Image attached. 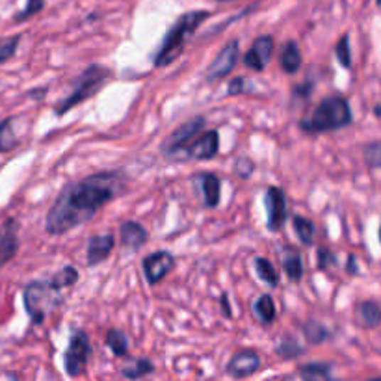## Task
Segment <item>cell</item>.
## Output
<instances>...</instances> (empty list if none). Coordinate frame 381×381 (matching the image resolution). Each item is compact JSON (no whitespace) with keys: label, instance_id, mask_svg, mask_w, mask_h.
Wrapping results in <instances>:
<instances>
[{"label":"cell","instance_id":"28","mask_svg":"<svg viewBox=\"0 0 381 381\" xmlns=\"http://www.w3.org/2000/svg\"><path fill=\"white\" fill-rule=\"evenodd\" d=\"M304 333L311 344H320L331 338V331L323 323L316 322V320H309V322L304 323Z\"/></svg>","mask_w":381,"mask_h":381},{"label":"cell","instance_id":"14","mask_svg":"<svg viewBox=\"0 0 381 381\" xmlns=\"http://www.w3.org/2000/svg\"><path fill=\"white\" fill-rule=\"evenodd\" d=\"M259 368H261V355L253 350H242L229 359L225 374L235 380H242V377L253 376Z\"/></svg>","mask_w":381,"mask_h":381},{"label":"cell","instance_id":"10","mask_svg":"<svg viewBox=\"0 0 381 381\" xmlns=\"http://www.w3.org/2000/svg\"><path fill=\"white\" fill-rule=\"evenodd\" d=\"M238 56H240V43H238V39H231V41L225 43V47L216 54V58L213 60V63L208 65L205 80H207V82H214V80L225 78L227 75L235 69V65H237Z\"/></svg>","mask_w":381,"mask_h":381},{"label":"cell","instance_id":"23","mask_svg":"<svg viewBox=\"0 0 381 381\" xmlns=\"http://www.w3.org/2000/svg\"><path fill=\"white\" fill-rule=\"evenodd\" d=\"M253 314L264 326H272L275 320V304L270 294H262L255 299L253 304Z\"/></svg>","mask_w":381,"mask_h":381},{"label":"cell","instance_id":"22","mask_svg":"<svg viewBox=\"0 0 381 381\" xmlns=\"http://www.w3.org/2000/svg\"><path fill=\"white\" fill-rule=\"evenodd\" d=\"M283 268H285L290 281H294V283L301 281V277L305 274L301 253L298 249H294V247H286L285 255H283Z\"/></svg>","mask_w":381,"mask_h":381},{"label":"cell","instance_id":"5","mask_svg":"<svg viewBox=\"0 0 381 381\" xmlns=\"http://www.w3.org/2000/svg\"><path fill=\"white\" fill-rule=\"evenodd\" d=\"M24 309L34 326L43 323L48 313H53L63 301L62 292L50 285V281H30L23 289Z\"/></svg>","mask_w":381,"mask_h":381},{"label":"cell","instance_id":"26","mask_svg":"<svg viewBox=\"0 0 381 381\" xmlns=\"http://www.w3.org/2000/svg\"><path fill=\"white\" fill-rule=\"evenodd\" d=\"M107 346L114 352V355H117V358H125L127 353H129V337H127V333L123 329L117 328L108 329Z\"/></svg>","mask_w":381,"mask_h":381},{"label":"cell","instance_id":"25","mask_svg":"<svg viewBox=\"0 0 381 381\" xmlns=\"http://www.w3.org/2000/svg\"><path fill=\"white\" fill-rule=\"evenodd\" d=\"M255 272L257 275H259V279L264 281L270 289H275V286L279 285V274H277L275 266L270 262V259H266V257H257Z\"/></svg>","mask_w":381,"mask_h":381},{"label":"cell","instance_id":"9","mask_svg":"<svg viewBox=\"0 0 381 381\" xmlns=\"http://www.w3.org/2000/svg\"><path fill=\"white\" fill-rule=\"evenodd\" d=\"M205 125H207V119L203 116H198L192 117V119L186 121V123H183L177 131L171 132L164 140V144H162V153H164L166 159H169L173 153L183 149L190 140H193L199 132H203Z\"/></svg>","mask_w":381,"mask_h":381},{"label":"cell","instance_id":"37","mask_svg":"<svg viewBox=\"0 0 381 381\" xmlns=\"http://www.w3.org/2000/svg\"><path fill=\"white\" fill-rule=\"evenodd\" d=\"M253 169H255V164H253L249 159H246V156H242V159H238L237 162H235V171L240 175L242 179H247V177L253 173Z\"/></svg>","mask_w":381,"mask_h":381},{"label":"cell","instance_id":"7","mask_svg":"<svg viewBox=\"0 0 381 381\" xmlns=\"http://www.w3.org/2000/svg\"><path fill=\"white\" fill-rule=\"evenodd\" d=\"M220 153V134L218 131L199 132L193 140L184 145L183 149L169 156V160L184 162V160H213Z\"/></svg>","mask_w":381,"mask_h":381},{"label":"cell","instance_id":"20","mask_svg":"<svg viewBox=\"0 0 381 381\" xmlns=\"http://www.w3.org/2000/svg\"><path fill=\"white\" fill-rule=\"evenodd\" d=\"M355 316H358V322L361 323L363 328L368 329L377 328L381 322L380 304H377L376 299H367V301H363V304H359Z\"/></svg>","mask_w":381,"mask_h":381},{"label":"cell","instance_id":"39","mask_svg":"<svg viewBox=\"0 0 381 381\" xmlns=\"http://www.w3.org/2000/svg\"><path fill=\"white\" fill-rule=\"evenodd\" d=\"M346 272H348V274H352V275H358V274H359V268H358V259H355V255H348Z\"/></svg>","mask_w":381,"mask_h":381},{"label":"cell","instance_id":"40","mask_svg":"<svg viewBox=\"0 0 381 381\" xmlns=\"http://www.w3.org/2000/svg\"><path fill=\"white\" fill-rule=\"evenodd\" d=\"M220 301H222L223 316H225V318H231L232 313H231V309H229V301H227V294H222V298H220Z\"/></svg>","mask_w":381,"mask_h":381},{"label":"cell","instance_id":"6","mask_svg":"<svg viewBox=\"0 0 381 381\" xmlns=\"http://www.w3.org/2000/svg\"><path fill=\"white\" fill-rule=\"evenodd\" d=\"M92 343L84 329H73L69 337L68 350L63 353V368L69 377H78L84 374L87 363L92 359Z\"/></svg>","mask_w":381,"mask_h":381},{"label":"cell","instance_id":"30","mask_svg":"<svg viewBox=\"0 0 381 381\" xmlns=\"http://www.w3.org/2000/svg\"><path fill=\"white\" fill-rule=\"evenodd\" d=\"M275 353L281 355V358L292 359V358H298V355H304L305 348L301 346L296 338L285 337L279 344H277V346H275Z\"/></svg>","mask_w":381,"mask_h":381},{"label":"cell","instance_id":"27","mask_svg":"<svg viewBox=\"0 0 381 381\" xmlns=\"http://www.w3.org/2000/svg\"><path fill=\"white\" fill-rule=\"evenodd\" d=\"M292 225L296 229V235H298L299 242L305 244V246H311L314 242V223L313 220L305 216H299V214H294L292 216Z\"/></svg>","mask_w":381,"mask_h":381},{"label":"cell","instance_id":"34","mask_svg":"<svg viewBox=\"0 0 381 381\" xmlns=\"http://www.w3.org/2000/svg\"><path fill=\"white\" fill-rule=\"evenodd\" d=\"M45 8V0H28L26 2V6H24V10H21L19 14L15 15L14 21L15 23H21V21H26L30 19L32 15L39 14V11Z\"/></svg>","mask_w":381,"mask_h":381},{"label":"cell","instance_id":"24","mask_svg":"<svg viewBox=\"0 0 381 381\" xmlns=\"http://www.w3.org/2000/svg\"><path fill=\"white\" fill-rule=\"evenodd\" d=\"M15 117H8L0 123V153H10L19 145V136L15 134L14 129Z\"/></svg>","mask_w":381,"mask_h":381},{"label":"cell","instance_id":"29","mask_svg":"<svg viewBox=\"0 0 381 381\" xmlns=\"http://www.w3.org/2000/svg\"><path fill=\"white\" fill-rule=\"evenodd\" d=\"M48 281H50V285H53L54 289H69V286H73L78 281V270L75 266H63L62 270H60L58 274H54Z\"/></svg>","mask_w":381,"mask_h":381},{"label":"cell","instance_id":"31","mask_svg":"<svg viewBox=\"0 0 381 381\" xmlns=\"http://www.w3.org/2000/svg\"><path fill=\"white\" fill-rule=\"evenodd\" d=\"M21 43V34L11 36V38H2L0 39V65L11 60L17 53V47Z\"/></svg>","mask_w":381,"mask_h":381},{"label":"cell","instance_id":"35","mask_svg":"<svg viewBox=\"0 0 381 381\" xmlns=\"http://www.w3.org/2000/svg\"><path fill=\"white\" fill-rule=\"evenodd\" d=\"M316 259H318V268L322 272H328L331 266H337V255L329 247H318Z\"/></svg>","mask_w":381,"mask_h":381},{"label":"cell","instance_id":"2","mask_svg":"<svg viewBox=\"0 0 381 381\" xmlns=\"http://www.w3.org/2000/svg\"><path fill=\"white\" fill-rule=\"evenodd\" d=\"M210 17V11H188V14H183L179 19L171 24V28L166 32L164 39H162V45L159 47V50L155 53V58H153V65L155 69H164L168 65L175 62L183 54L184 47L190 41L195 30L201 26L205 21Z\"/></svg>","mask_w":381,"mask_h":381},{"label":"cell","instance_id":"13","mask_svg":"<svg viewBox=\"0 0 381 381\" xmlns=\"http://www.w3.org/2000/svg\"><path fill=\"white\" fill-rule=\"evenodd\" d=\"M19 246V222L15 218H6L0 223V268L14 261Z\"/></svg>","mask_w":381,"mask_h":381},{"label":"cell","instance_id":"41","mask_svg":"<svg viewBox=\"0 0 381 381\" xmlns=\"http://www.w3.org/2000/svg\"><path fill=\"white\" fill-rule=\"evenodd\" d=\"M374 116H376V117L381 116V114H380V104H376V107H374Z\"/></svg>","mask_w":381,"mask_h":381},{"label":"cell","instance_id":"15","mask_svg":"<svg viewBox=\"0 0 381 381\" xmlns=\"http://www.w3.org/2000/svg\"><path fill=\"white\" fill-rule=\"evenodd\" d=\"M203 193V205L207 208H216L222 201V181L213 171H201L193 177Z\"/></svg>","mask_w":381,"mask_h":381},{"label":"cell","instance_id":"33","mask_svg":"<svg viewBox=\"0 0 381 381\" xmlns=\"http://www.w3.org/2000/svg\"><path fill=\"white\" fill-rule=\"evenodd\" d=\"M365 160L370 169H377L381 166V144L372 141L365 147Z\"/></svg>","mask_w":381,"mask_h":381},{"label":"cell","instance_id":"12","mask_svg":"<svg viewBox=\"0 0 381 381\" xmlns=\"http://www.w3.org/2000/svg\"><path fill=\"white\" fill-rule=\"evenodd\" d=\"M274 48L275 41L272 36H259L249 47V50L244 54V65L255 73L264 71L274 56Z\"/></svg>","mask_w":381,"mask_h":381},{"label":"cell","instance_id":"36","mask_svg":"<svg viewBox=\"0 0 381 381\" xmlns=\"http://www.w3.org/2000/svg\"><path fill=\"white\" fill-rule=\"evenodd\" d=\"M249 80H246L244 77H235L227 86V95H242V93L251 92L253 87L249 86Z\"/></svg>","mask_w":381,"mask_h":381},{"label":"cell","instance_id":"1","mask_svg":"<svg viewBox=\"0 0 381 381\" xmlns=\"http://www.w3.org/2000/svg\"><path fill=\"white\" fill-rule=\"evenodd\" d=\"M127 179L121 171H99L68 184L48 208L45 229L48 235H65L87 223L112 199L125 192Z\"/></svg>","mask_w":381,"mask_h":381},{"label":"cell","instance_id":"11","mask_svg":"<svg viewBox=\"0 0 381 381\" xmlns=\"http://www.w3.org/2000/svg\"><path fill=\"white\" fill-rule=\"evenodd\" d=\"M173 266L175 257L169 251H155V253L144 257V261H141V270H144L145 279L149 285L160 283L169 272L173 270Z\"/></svg>","mask_w":381,"mask_h":381},{"label":"cell","instance_id":"21","mask_svg":"<svg viewBox=\"0 0 381 381\" xmlns=\"http://www.w3.org/2000/svg\"><path fill=\"white\" fill-rule=\"evenodd\" d=\"M299 377L309 381H329L333 380V365L331 363H307L299 367Z\"/></svg>","mask_w":381,"mask_h":381},{"label":"cell","instance_id":"38","mask_svg":"<svg viewBox=\"0 0 381 381\" xmlns=\"http://www.w3.org/2000/svg\"><path fill=\"white\" fill-rule=\"evenodd\" d=\"M311 92H313V84L311 82H304L301 86H296L294 90V95H301L304 99H309Z\"/></svg>","mask_w":381,"mask_h":381},{"label":"cell","instance_id":"4","mask_svg":"<svg viewBox=\"0 0 381 381\" xmlns=\"http://www.w3.org/2000/svg\"><path fill=\"white\" fill-rule=\"evenodd\" d=\"M352 123L353 114L348 99H344L343 95H331L326 97L309 117L299 121V127H301V131L309 132V134H322V132L344 129Z\"/></svg>","mask_w":381,"mask_h":381},{"label":"cell","instance_id":"19","mask_svg":"<svg viewBox=\"0 0 381 381\" xmlns=\"http://www.w3.org/2000/svg\"><path fill=\"white\" fill-rule=\"evenodd\" d=\"M301 53H299V47L296 41H286L285 45H283V48H281V54H279V65L281 69L285 73H289V75H294V73H298V69L301 68Z\"/></svg>","mask_w":381,"mask_h":381},{"label":"cell","instance_id":"16","mask_svg":"<svg viewBox=\"0 0 381 381\" xmlns=\"http://www.w3.org/2000/svg\"><path fill=\"white\" fill-rule=\"evenodd\" d=\"M116 246V237L114 235H95L87 240V249H86V261L87 266H97L104 262L110 257Z\"/></svg>","mask_w":381,"mask_h":381},{"label":"cell","instance_id":"18","mask_svg":"<svg viewBox=\"0 0 381 381\" xmlns=\"http://www.w3.org/2000/svg\"><path fill=\"white\" fill-rule=\"evenodd\" d=\"M156 370L155 363L147 358H134L121 367V376L127 380H141L145 376H151Z\"/></svg>","mask_w":381,"mask_h":381},{"label":"cell","instance_id":"8","mask_svg":"<svg viewBox=\"0 0 381 381\" xmlns=\"http://www.w3.org/2000/svg\"><path fill=\"white\" fill-rule=\"evenodd\" d=\"M266 208V227L270 231L277 232L289 220V207H286V195L279 186H270L264 193Z\"/></svg>","mask_w":381,"mask_h":381},{"label":"cell","instance_id":"32","mask_svg":"<svg viewBox=\"0 0 381 381\" xmlns=\"http://www.w3.org/2000/svg\"><path fill=\"white\" fill-rule=\"evenodd\" d=\"M335 56H337L338 63L344 69L352 68V50H350V38H348V34H344L337 43V47H335Z\"/></svg>","mask_w":381,"mask_h":381},{"label":"cell","instance_id":"17","mask_svg":"<svg viewBox=\"0 0 381 381\" xmlns=\"http://www.w3.org/2000/svg\"><path fill=\"white\" fill-rule=\"evenodd\" d=\"M119 238L123 247L131 251H138L144 244H147L149 232H147V229L140 222L127 220V222H123L119 225Z\"/></svg>","mask_w":381,"mask_h":381},{"label":"cell","instance_id":"3","mask_svg":"<svg viewBox=\"0 0 381 381\" xmlns=\"http://www.w3.org/2000/svg\"><path fill=\"white\" fill-rule=\"evenodd\" d=\"M114 77V71L107 65H99L93 63L90 68L84 69L71 84V92L68 95H63L56 104H54V114L58 117H63L69 110L78 107L80 102L92 99L93 95L101 92L102 87L107 86Z\"/></svg>","mask_w":381,"mask_h":381}]
</instances>
